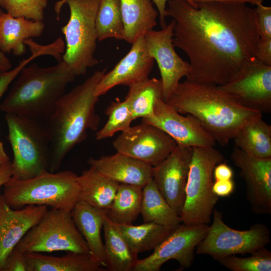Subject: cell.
Instances as JSON below:
<instances>
[{
    "instance_id": "obj_24",
    "label": "cell",
    "mask_w": 271,
    "mask_h": 271,
    "mask_svg": "<svg viewBox=\"0 0 271 271\" xmlns=\"http://www.w3.org/2000/svg\"><path fill=\"white\" fill-rule=\"evenodd\" d=\"M124 39L132 44L157 25L158 12L152 0H120Z\"/></svg>"
},
{
    "instance_id": "obj_31",
    "label": "cell",
    "mask_w": 271,
    "mask_h": 271,
    "mask_svg": "<svg viewBox=\"0 0 271 271\" xmlns=\"http://www.w3.org/2000/svg\"><path fill=\"white\" fill-rule=\"evenodd\" d=\"M143 187L119 184L110 207L103 210L108 219L117 225H130L140 214Z\"/></svg>"
},
{
    "instance_id": "obj_15",
    "label": "cell",
    "mask_w": 271,
    "mask_h": 271,
    "mask_svg": "<svg viewBox=\"0 0 271 271\" xmlns=\"http://www.w3.org/2000/svg\"><path fill=\"white\" fill-rule=\"evenodd\" d=\"M142 122L162 129L178 146L207 147L214 146L216 144L213 137L195 116L189 114L182 115L162 98L156 103L153 116L142 119Z\"/></svg>"
},
{
    "instance_id": "obj_35",
    "label": "cell",
    "mask_w": 271,
    "mask_h": 271,
    "mask_svg": "<svg viewBox=\"0 0 271 271\" xmlns=\"http://www.w3.org/2000/svg\"><path fill=\"white\" fill-rule=\"evenodd\" d=\"M48 0H0V7L15 17L43 21Z\"/></svg>"
},
{
    "instance_id": "obj_20",
    "label": "cell",
    "mask_w": 271,
    "mask_h": 271,
    "mask_svg": "<svg viewBox=\"0 0 271 271\" xmlns=\"http://www.w3.org/2000/svg\"><path fill=\"white\" fill-rule=\"evenodd\" d=\"M87 163L105 177L119 184L143 187L153 177V167L117 152L98 159L90 157Z\"/></svg>"
},
{
    "instance_id": "obj_8",
    "label": "cell",
    "mask_w": 271,
    "mask_h": 271,
    "mask_svg": "<svg viewBox=\"0 0 271 271\" xmlns=\"http://www.w3.org/2000/svg\"><path fill=\"white\" fill-rule=\"evenodd\" d=\"M99 0H66L70 10L61 28L65 39L63 61L76 76L84 75L99 63L94 57L98 40L96 18Z\"/></svg>"
},
{
    "instance_id": "obj_7",
    "label": "cell",
    "mask_w": 271,
    "mask_h": 271,
    "mask_svg": "<svg viewBox=\"0 0 271 271\" xmlns=\"http://www.w3.org/2000/svg\"><path fill=\"white\" fill-rule=\"evenodd\" d=\"M224 156L212 147L193 148L185 198L180 217L187 225L208 224L219 197L212 191L215 167Z\"/></svg>"
},
{
    "instance_id": "obj_22",
    "label": "cell",
    "mask_w": 271,
    "mask_h": 271,
    "mask_svg": "<svg viewBox=\"0 0 271 271\" xmlns=\"http://www.w3.org/2000/svg\"><path fill=\"white\" fill-rule=\"evenodd\" d=\"M77 229L85 240L91 254L106 266L104 244L101 231L103 227L104 210L97 209L79 201L71 211Z\"/></svg>"
},
{
    "instance_id": "obj_16",
    "label": "cell",
    "mask_w": 271,
    "mask_h": 271,
    "mask_svg": "<svg viewBox=\"0 0 271 271\" xmlns=\"http://www.w3.org/2000/svg\"><path fill=\"white\" fill-rule=\"evenodd\" d=\"M246 186V197L252 211L271 213V157L250 155L235 146L230 156Z\"/></svg>"
},
{
    "instance_id": "obj_3",
    "label": "cell",
    "mask_w": 271,
    "mask_h": 271,
    "mask_svg": "<svg viewBox=\"0 0 271 271\" xmlns=\"http://www.w3.org/2000/svg\"><path fill=\"white\" fill-rule=\"evenodd\" d=\"M166 102L181 114L195 116L222 146L247 121L262 114L239 105L216 85L186 80L179 83Z\"/></svg>"
},
{
    "instance_id": "obj_11",
    "label": "cell",
    "mask_w": 271,
    "mask_h": 271,
    "mask_svg": "<svg viewBox=\"0 0 271 271\" xmlns=\"http://www.w3.org/2000/svg\"><path fill=\"white\" fill-rule=\"evenodd\" d=\"M208 224H179L174 231L145 258L138 259L133 271H159L164 263L177 260L182 269L189 268L195 249L205 236Z\"/></svg>"
},
{
    "instance_id": "obj_38",
    "label": "cell",
    "mask_w": 271,
    "mask_h": 271,
    "mask_svg": "<svg viewBox=\"0 0 271 271\" xmlns=\"http://www.w3.org/2000/svg\"><path fill=\"white\" fill-rule=\"evenodd\" d=\"M255 10L260 38H271V7L259 3Z\"/></svg>"
},
{
    "instance_id": "obj_43",
    "label": "cell",
    "mask_w": 271,
    "mask_h": 271,
    "mask_svg": "<svg viewBox=\"0 0 271 271\" xmlns=\"http://www.w3.org/2000/svg\"><path fill=\"white\" fill-rule=\"evenodd\" d=\"M196 5L197 3L206 2H216L227 4H250L257 5L259 3H262V0H192Z\"/></svg>"
},
{
    "instance_id": "obj_47",
    "label": "cell",
    "mask_w": 271,
    "mask_h": 271,
    "mask_svg": "<svg viewBox=\"0 0 271 271\" xmlns=\"http://www.w3.org/2000/svg\"><path fill=\"white\" fill-rule=\"evenodd\" d=\"M66 0H60L58 1L54 6V10L57 15V20H59V16L61 9L64 5Z\"/></svg>"
},
{
    "instance_id": "obj_29",
    "label": "cell",
    "mask_w": 271,
    "mask_h": 271,
    "mask_svg": "<svg viewBox=\"0 0 271 271\" xmlns=\"http://www.w3.org/2000/svg\"><path fill=\"white\" fill-rule=\"evenodd\" d=\"M140 214L144 222L174 226L182 222L180 216L160 192L153 178L142 188Z\"/></svg>"
},
{
    "instance_id": "obj_41",
    "label": "cell",
    "mask_w": 271,
    "mask_h": 271,
    "mask_svg": "<svg viewBox=\"0 0 271 271\" xmlns=\"http://www.w3.org/2000/svg\"><path fill=\"white\" fill-rule=\"evenodd\" d=\"M233 176V171L231 168L223 162L218 164L214 169V181L231 180Z\"/></svg>"
},
{
    "instance_id": "obj_45",
    "label": "cell",
    "mask_w": 271,
    "mask_h": 271,
    "mask_svg": "<svg viewBox=\"0 0 271 271\" xmlns=\"http://www.w3.org/2000/svg\"><path fill=\"white\" fill-rule=\"evenodd\" d=\"M12 64L10 59L0 50V73L11 69Z\"/></svg>"
},
{
    "instance_id": "obj_37",
    "label": "cell",
    "mask_w": 271,
    "mask_h": 271,
    "mask_svg": "<svg viewBox=\"0 0 271 271\" xmlns=\"http://www.w3.org/2000/svg\"><path fill=\"white\" fill-rule=\"evenodd\" d=\"M2 271H29L25 253L16 246L7 257Z\"/></svg>"
},
{
    "instance_id": "obj_32",
    "label": "cell",
    "mask_w": 271,
    "mask_h": 271,
    "mask_svg": "<svg viewBox=\"0 0 271 271\" xmlns=\"http://www.w3.org/2000/svg\"><path fill=\"white\" fill-rule=\"evenodd\" d=\"M98 41L124 39L120 0H99L96 18Z\"/></svg>"
},
{
    "instance_id": "obj_4",
    "label": "cell",
    "mask_w": 271,
    "mask_h": 271,
    "mask_svg": "<svg viewBox=\"0 0 271 271\" xmlns=\"http://www.w3.org/2000/svg\"><path fill=\"white\" fill-rule=\"evenodd\" d=\"M75 77L62 60L48 67L28 64L13 81L0 104V110L6 113L46 119Z\"/></svg>"
},
{
    "instance_id": "obj_2",
    "label": "cell",
    "mask_w": 271,
    "mask_h": 271,
    "mask_svg": "<svg viewBox=\"0 0 271 271\" xmlns=\"http://www.w3.org/2000/svg\"><path fill=\"white\" fill-rule=\"evenodd\" d=\"M105 73V69L96 71L65 93L46 119L50 139L49 171L59 170L66 155L86 139L88 130H97L100 119L95 111L99 97L95 90Z\"/></svg>"
},
{
    "instance_id": "obj_46",
    "label": "cell",
    "mask_w": 271,
    "mask_h": 271,
    "mask_svg": "<svg viewBox=\"0 0 271 271\" xmlns=\"http://www.w3.org/2000/svg\"><path fill=\"white\" fill-rule=\"evenodd\" d=\"M10 161L9 157L5 150L4 145L0 141V168Z\"/></svg>"
},
{
    "instance_id": "obj_44",
    "label": "cell",
    "mask_w": 271,
    "mask_h": 271,
    "mask_svg": "<svg viewBox=\"0 0 271 271\" xmlns=\"http://www.w3.org/2000/svg\"><path fill=\"white\" fill-rule=\"evenodd\" d=\"M12 175V165L10 161L0 168V187L4 186Z\"/></svg>"
},
{
    "instance_id": "obj_6",
    "label": "cell",
    "mask_w": 271,
    "mask_h": 271,
    "mask_svg": "<svg viewBox=\"0 0 271 271\" xmlns=\"http://www.w3.org/2000/svg\"><path fill=\"white\" fill-rule=\"evenodd\" d=\"M9 141L13 154L12 178H32L49 171L50 139L40 120L6 113Z\"/></svg>"
},
{
    "instance_id": "obj_36",
    "label": "cell",
    "mask_w": 271,
    "mask_h": 271,
    "mask_svg": "<svg viewBox=\"0 0 271 271\" xmlns=\"http://www.w3.org/2000/svg\"><path fill=\"white\" fill-rule=\"evenodd\" d=\"M30 51L31 56L20 61L16 67L0 73V99L25 66L39 56L43 55L52 56L54 54L55 49L51 44L45 46L36 44Z\"/></svg>"
},
{
    "instance_id": "obj_33",
    "label": "cell",
    "mask_w": 271,
    "mask_h": 271,
    "mask_svg": "<svg viewBox=\"0 0 271 271\" xmlns=\"http://www.w3.org/2000/svg\"><path fill=\"white\" fill-rule=\"evenodd\" d=\"M105 112L108 119L104 126L96 132L97 140L111 138L118 131L126 130L133 120L129 106L125 99L112 101Z\"/></svg>"
},
{
    "instance_id": "obj_23",
    "label": "cell",
    "mask_w": 271,
    "mask_h": 271,
    "mask_svg": "<svg viewBox=\"0 0 271 271\" xmlns=\"http://www.w3.org/2000/svg\"><path fill=\"white\" fill-rule=\"evenodd\" d=\"M29 271H101L103 266L90 253L73 252L61 256L25 253Z\"/></svg>"
},
{
    "instance_id": "obj_28",
    "label": "cell",
    "mask_w": 271,
    "mask_h": 271,
    "mask_svg": "<svg viewBox=\"0 0 271 271\" xmlns=\"http://www.w3.org/2000/svg\"><path fill=\"white\" fill-rule=\"evenodd\" d=\"M131 251L138 254L154 249L178 226H168L154 222L139 225L115 224Z\"/></svg>"
},
{
    "instance_id": "obj_26",
    "label": "cell",
    "mask_w": 271,
    "mask_h": 271,
    "mask_svg": "<svg viewBox=\"0 0 271 271\" xmlns=\"http://www.w3.org/2000/svg\"><path fill=\"white\" fill-rule=\"evenodd\" d=\"M106 264L109 271H133L138 260L115 225L103 215Z\"/></svg>"
},
{
    "instance_id": "obj_42",
    "label": "cell",
    "mask_w": 271,
    "mask_h": 271,
    "mask_svg": "<svg viewBox=\"0 0 271 271\" xmlns=\"http://www.w3.org/2000/svg\"><path fill=\"white\" fill-rule=\"evenodd\" d=\"M152 2L155 4L158 12L159 13V18H160V23L161 25V27L162 28H165L166 25H167L166 22V7H167V2L170 0H152ZM188 3H189L190 4L193 5L194 7L196 6V5L193 2L192 0H184Z\"/></svg>"
},
{
    "instance_id": "obj_30",
    "label": "cell",
    "mask_w": 271,
    "mask_h": 271,
    "mask_svg": "<svg viewBox=\"0 0 271 271\" xmlns=\"http://www.w3.org/2000/svg\"><path fill=\"white\" fill-rule=\"evenodd\" d=\"M128 87L124 99L129 106L133 120L139 118L145 119L152 117L157 101L163 99L161 79L148 78Z\"/></svg>"
},
{
    "instance_id": "obj_19",
    "label": "cell",
    "mask_w": 271,
    "mask_h": 271,
    "mask_svg": "<svg viewBox=\"0 0 271 271\" xmlns=\"http://www.w3.org/2000/svg\"><path fill=\"white\" fill-rule=\"evenodd\" d=\"M48 210V206L43 205L14 209L0 196V271L11 252Z\"/></svg>"
},
{
    "instance_id": "obj_25",
    "label": "cell",
    "mask_w": 271,
    "mask_h": 271,
    "mask_svg": "<svg viewBox=\"0 0 271 271\" xmlns=\"http://www.w3.org/2000/svg\"><path fill=\"white\" fill-rule=\"evenodd\" d=\"M77 180L80 187L79 201L101 210L110 207L119 185L92 167L77 176Z\"/></svg>"
},
{
    "instance_id": "obj_18",
    "label": "cell",
    "mask_w": 271,
    "mask_h": 271,
    "mask_svg": "<svg viewBox=\"0 0 271 271\" xmlns=\"http://www.w3.org/2000/svg\"><path fill=\"white\" fill-rule=\"evenodd\" d=\"M154 61L149 54L144 36L139 38L114 68L103 75L96 86L95 95L99 97L115 86H129L149 78Z\"/></svg>"
},
{
    "instance_id": "obj_34",
    "label": "cell",
    "mask_w": 271,
    "mask_h": 271,
    "mask_svg": "<svg viewBox=\"0 0 271 271\" xmlns=\"http://www.w3.org/2000/svg\"><path fill=\"white\" fill-rule=\"evenodd\" d=\"M250 254V256L246 257L230 255L218 262L221 265L232 271L271 270V252L265 247Z\"/></svg>"
},
{
    "instance_id": "obj_12",
    "label": "cell",
    "mask_w": 271,
    "mask_h": 271,
    "mask_svg": "<svg viewBox=\"0 0 271 271\" xmlns=\"http://www.w3.org/2000/svg\"><path fill=\"white\" fill-rule=\"evenodd\" d=\"M112 145L116 152L154 167L165 159L177 144L162 129L142 122L121 132Z\"/></svg>"
},
{
    "instance_id": "obj_27",
    "label": "cell",
    "mask_w": 271,
    "mask_h": 271,
    "mask_svg": "<svg viewBox=\"0 0 271 271\" xmlns=\"http://www.w3.org/2000/svg\"><path fill=\"white\" fill-rule=\"evenodd\" d=\"M235 147L259 158L271 157V126L257 115L245 123L234 138Z\"/></svg>"
},
{
    "instance_id": "obj_14",
    "label": "cell",
    "mask_w": 271,
    "mask_h": 271,
    "mask_svg": "<svg viewBox=\"0 0 271 271\" xmlns=\"http://www.w3.org/2000/svg\"><path fill=\"white\" fill-rule=\"evenodd\" d=\"M175 21L173 19L162 28L146 32L144 39L149 55L158 65L161 76L163 100L166 102L180 80L190 71L189 62L183 60L175 50L173 43Z\"/></svg>"
},
{
    "instance_id": "obj_5",
    "label": "cell",
    "mask_w": 271,
    "mask_h": 271,
    "mask_svg": "<svg viewBox=\"0 0 271 271\" xmlns=\"http://www.w3.org/2000/svg\"><path fill=\"white\" fill-rule=\"evenodd\" d=\"M77 175L66 170L46 171L24 180L11 177L4 185L2 195L14 209L27 205H43L71 211L79 201L80 187Z\"/></svg>"
},
{
    "instance_id": "obj_9",
    "label": "cell",
    "mask_w": 271,
    "mask_h": 271,
    "mask_svg": "<svg viewBox=\"0 0 271 271\" xmlns=\"http://www.w3.org/2000/svg\"><path fill=\"white\" fill-rule=\"evenodd\" d=\"M16 247L24 253L67 251L91 254L71 211L54 208L48 210Z\"/></svg>"
},
{
    "instance_id": "obj_13",
    "label": "cell",
    "mask_w": 271,
    "mask_h": 271,
    "mask_svg": "<svg viewBox=\"0 0 271 271\" xmlns=\"http://www.w3.org/2000/svg\"><path fill=\"white\" fill-rule=\"evenodd\" d=\"M218 87L239 105L262 113L271 111V66L258 61Z\"/></svg>"
},
{
    "instance_id": "obj_10",
    "label": "cell",
    "mask_w": 271,
    "mask_h": 271,
    "mask_svg": "<svg viewBox=\"0 0 271 271\" xmlns=\"http://www.w3.org/2000/svg\"><path fill=\"white\" fill-rule=\"evenodd\" d=\"M212 216L205 236L196 247L197 254L208 255L219 261L230 255L251 253L270 242L269 230L265 224L256 223L248 229L239 230L226 224L222 213L216 209Z\"/></svg>"
},
{
    "instance_id": "obj_1",
    "label": "cell",
    "mask_w": 271,
    "mask_h": 271,
    "mask_svg": "<svg viewBox=\"0 0 271 271\" xmlns=\"http://www.w3.org/2000/svg\"><path fill=\"white\" fill-rule=\"evenodd\" d=\"M166 16L175 21L173 43L189 59L186 80L220 86L258 61L260 39L255 8L245 4L184 0L167 2Z\"/></svg>"
},
{
    "instance_id": "obj_21",
    "label": "cell",
    "mask_w": 271,
    "mask_h": 271,
    "mask_svg": "<svg viewBox=\"0 0 271 271\" xmlns=\"http://www.w3.org/2000/svg\"><path fill=\"white\" fill-rule=\"evenodd\" d=\"M43 21L14 17L3 13L0 17V50L22 56L26 52L25 41L41 36L45 29Z\"/></svg>"
},
{
    "instance_id": "obj_17",
    "label": "cell",
    "mask_w": 271,
    "mask_h": 271,
    "mask_svg": "<svg viewBox=\"0 0 271 271\" xmlns=\"http://www.w3.org/2000/svg\"><path fill=\"white\" fill-rule=\"evenodd\" d=\"M193 148L177 145L170 154L153 169V179L169 205L180 216Z\"/></svg>"
},
{
    "instance_id": "obj_39",
    "label": "cell",
    "mask_w": 271,
    "mask_h": 271,
    "mask_svg": "<svg viewBox=\"0 0 271 271\" xmlns=\"http://www.w3.org/2000/svg\"><path fill=\"white\" fill-rule=\"evenodd\" d=\"M257 60L271 66V38H260L256 51Z\"/></svg>"
},
{
    "instance_id": "obj_40",
    "label": "cell",
    "mask_w": 271,
    "mask_h": 271,
    "mask_svg": "<svg viewBox=\"0 0 271 271\" xmlns=\"http://www.w3.org/2000/svg\"><path fill=\"white\" fill-rule=\"evenodd\" d=\"M234 186L232 179L214 181L212 186V191L218 197H228L233 192Z\"/></svg>"
},
{
    "instance_id": "obj_48",
    "label": "cell",
    "mask_w": 271,
    "mask_h": 271,
    "mask_svg": "<svg viewBox=\"0 0 271 271\" xmlns=\"http://www.w3.org/2000/svg\"><path fill=\"white\" fill-rule=\"evenodd\" d=\"M3 13V11H2L1 9L0 8V17H1V16L2 14Z\"/></svg>"
}]
</instances>
